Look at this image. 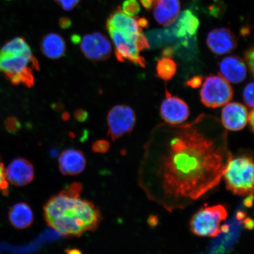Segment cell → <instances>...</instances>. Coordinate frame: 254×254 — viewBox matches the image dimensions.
Wrapping results in <instances>:
<instances>
[{
    "label": "cell",
    "mask_w": 254,
    "mask_h": 254,
    "mask_svg": "<svg viewBox=\"0 0 254 254\" xmlns=\"http://www.w3.org/2000/svg\"></svg>",
    "instance_id": "40"
},
{
    "label": "cell",
    "mask_w": 254,
    "mask_h": 254,
    "mask_svg": "<svg viewBox=\"0 0 254 254\" xmlns=\"http://www.w3.org/2000/svg\"><path fill=\"white\" fill-rule=\"evenodd\" d=\"M71 41L73 43L77 44L80 43L81 38L77 34H74L71 36Z\"/></svg>",
    "instance_id": "37"
},
{
    "label": "cell",
    "mask_w": 254,
    "mask_h": 254,
    "mask_svg": "<svg viewBox=\"0 0 254 254\" xmlns=\"http://www.w3.org/2000/svg\"><path fill=\"white\" fill-rule=\"evenodd\" d=\"M156 70L158 77L163 80H170L176 74L177 64L170 57H164L158 60Z\"/></svg>",
    "instance_id": "21"
},
{
    "label": "cell",
    "mask_w": 254,
    "mask_h": 254,
    "mask_svg": "<svg viewBox=\"0 0 254 254\" xmlns=\"http://www.w3.org/2000/svg\"><path fill=\"white\" fill-rule=\"evenodd\" d=\"M135 122V114L131 107L124 105L114 107L108 114V134L113 140H116L131 132Z\"/></svg>",
    "instance_id": "8"
},
{
    "label": "cell",
    "mask_w": 254,
    "mask_h": 254,
    "mask_svg": "<svg viewBox=\"0 0 254 254\" xmlns=\"http://www.w3.org/2000/svg\"><path fill=\"white\" fill-rule=\"evenodd\" d=\"M244 227L249 230H252L254 227V222L252 219L247 218L244 221Z\"/></svg>",
    "instance_id": "35"
},
{
    "label": "cell",
    "mask_w": 254,
    "mask_h": 254,
    "mask_svg": "<svg viewBox=\"0 0 254 254\" xmlns=\"http://www.w3.org/2000/svg\"><path fill=\"white\" fill-rule=\"evenodd\" d=\"M75 119L79 122H84L88 119V114L86 111L84 110H77L74 114Z\"/></svg>",
    "instance_id": "29"
},
{
    "label": "cell",
    "mask_w": 254,
    "mask_h": 254,
    "mask_svg": "<svg viewBox=\"0 0 254 254\" xmlns=\"http://www.w3.org/2000/svg\"><path fill=\"white\" fill-rule=\"evenodd\" d=\"M60 170L63 174L74 176L84 171L86 161L80 151L70 149L60 155L59 160Z\"/></svg>",
    "instance_id": "17"
},
{
    "label": "cell",
    "mask_w": 254,
    "mask_h": 254,
    "mask_svg": "<svg viewBox=\"0 0 254 254\" xmlns=\"http://www.w3.org/2000/svg\"><path fill=\"white\" fill-rule=\"evenodd\" d=\"M244 101L248 106L253 109L254 108V83L251 82L247 85L243 92Z\"/></svg>",
    "instance_id": "23"
},
{
    "label": "cell",
    "mask_w": 254,
    "mask_h": 254,
    "mask_svg": "<svg viewBox=\"0 0 254 254\" xmlns=\"http://www.w3.org/2000/svg\"><path fill=\"white\" fill-rule=\"evenodd\" d=\"M107 28H113L134 38L144 35L135 18L124 13L120 9L114 11L108 18Z\"/></svg>",
    "instance_id": "15"
},
{
    "label": "cell",
    "mask_w": 254,
    "mask_h": 254,
    "mask_svg": "<svg viewBox=\"0 0 254 254\" xmlns=\"http://www.w3.org/2000/svg\"><path fill=\"white\" fill-rule=\"evenodd\" d=\"M107 30L115 47L117 59L120 62L129 60L144 67L145 60L139 55V52L149 47L147 40L144 35L141 37L134 38L113 28H107Z\"/></svg>",
    "instance_id": "6"
},
{
    "label": "cell",
    "mask_w": 254,
    "mask_h": 254,
    "mask_svg": "<svg viewBox=\"0 0 254 254\" xmlns=\"http://www.w3.org/2000/svg\"><path fill=\"white\" fill-rule=\"evenodd\" d=\"M81 190L80 184H72L53 196L44 206L48 225L62 236H80L99 225V210L93 203L81 198Z\"/></svg>",
    "instance_id": "2"
},
{
    "label": "cell",
    "mask_w": 254,
    "mask_h": 254,
    "mask_svg": "<svg viewBox=\"0 0 254 254\" xmlns=\"http://www.w3.org/2000/svg\"><path fill=\"white\" fill-rule=\"evenodd\" d=\"M154 5V18L162 25H172L179 17L181 9L179 0H157Z\"/></svg>",
    "instance_id": "18"
},
{
    "label": "cell",
    "mask_w": 254,
    "mask_h": 254,
    "mask_svg": "<svg viewBox=\"0 0 254 254\" xmlns=\"http://www.w3.org/2000/svg\"><path fill=\"white\" fill-rule=\"evenodd\" d=\"M44 55L52 59L62 57L65 52L64 40L58 34L50 33L43 37L41 44Z\"/></svg>",
    "instance_id": "20"
},
{
    "label": "cell",
    "mask_w": 254,
    "mask_h": 254,
    "mask_svg": "<svg viewBox=\"0 0 254 254\" xmlns=\"http://www.w3.org/2000/svg\"><path fill=\"white\" fill-rule=\"evenodd\" d=\"M254 48H250L249 50H247L245 53V60L247 66H249L250 71L252 74H254Z\"/></svg>",
    "instance_id": "27"
},
{
    "label": "cell",
    "mask_w": 254,
    "mask_h": 254,
    "mask_svg": "<svg viewBox=\"0 0 254 254\" xmlns=\"http://www.w3.org/2000/svg\"><path fill=\"white\" fill-rule=\"evenodd\" d=\"M202 82V78L199 76H195L190 79V80L187 82L186 84L192 88H198L201 85Z\"/></svg>",
    "instance_id": "30"
},
{
    "label": "cell",
    "mask_w": 254,
    "mask_h": 254,
    "mask_svg": "<svg viewBox=\"0 0 254 254\" xmlns=\"http://www.w3.org/2000/svg\"><path fill=\"white\" fill-rule=\"evenodd\" d=\"M59 25L63 29H67L71 26L72 22L69 18L63 17L60 19Z\"/></svg>",
    "instance_id": "31"
},
{
    "label": "cell",
    "mask_w": 254,
    "mask_h": 254,
    "mask_svg": "<svg viewBox=\"0 0 254 254\" xmlns=\"http://www.w3.org/2000/svg\"><path fill=\"white\" fill-rule=\"evenodd\" d=\"M109 148L110 143L106 140L95 141L92 147L93 150L98 153H105L109 150Z\"/></svg>",
    "instance_id": "25"
},
{
    "label": "cell",
    "mask_w": 254,
    "mask_h": 254,
    "mask_svg": "<svg viewBox=\"0 0 254 254\" xmlns=\"http://www.w3.org/2000/svg\"><path fill=\"white\" fill-rule=\"evenodd\" d=\"M254 170V159L249 152L232 155L222 176L227 189L238 196L253 194Z\"/></svg>",
    "instance_id": "4"
},
{
    "label": "cell",
    "mask_w": 254,
    "mask_h": 254,
    "mask_svg": "<svg viewBox=\"0 0 254 254\" xmlns=\"http://www.w3.org/2000/svg\"><path fill=\"white\" fill-rule=\"evenodd\" d=\"M6 128L10 132H15L20 128V123L15 118L8 119L5 123Z\"/></svg>",
    "instance_id": "28"
},
{
    "label": "cell",
    "mask_w": 254,
    "mask_h": 254,
    "mask_svg": "<svg viewBox=\"0 0 254 254\" xmlns=\"http://www.w3.org/2000/svg\"><path fill=\"white\" fill-rule=\"evenodd\" d=\"M69 114L68 113H64L63 114V118L65 120H67L69 119Z\"/></svg>",
    "instance_id": "39"
},
{
    "label": "cell",
    "mask_w": 254,
    "mask_h": 254,
    "mask_svg": "<svg viewBox=\"0 0 254 254\" xmlns=\"http://www.w3.org/2000/svg\"><path fill=\"white\" fill-rule=\"evenodd\" d=\"M122 11L129 17H135L141 11L137 0H126L122 5Z\"/></svg>",
    "instance_id": "22"
},
{
    "label": "cell",
    "mask_w": 254,
    "mask_h": 254,
    "mask_svg": "<svg viewBox=\"0 0 254 254\" xmlns=\"http://www.w3.org/2000/svg\"><path fill=\"white\" fill-rule=\"evenodd\" d=\"M249 111L244 105L238 103H228L225 105L221 113V125L231 131H238L248 124Z\"/></svg>",
    "instance_id": "11"
},
{
    "label": "cell",
    "mask_w": 254,
    "mask_h": 254,
    "mask_svg": "<svg viewBox=\"0 0 254 254\" xmlns=\"http://www.w3.org/2000/svg\"><path fill=\"white\" fill-rule=\"evenodd\" d=\"M80 43L82 52L87 59L93 61L106 60L112 52L109 40L100 33L85 35Z\"/></svg>",
    "instance_id": "9"
},
{
    "label": "cell",
    "mask_w": 254,
    "mask_h": 254,
    "mask_svg": "<svg viewBox=\"0 0 254 254\" xmlns=\"http://www.w3.org/2000/svg\"><path fill=\"white\" fill-rule=\"evenodd\" d=\"M138 183L166 211L182 210L220 184L232 155L228 133L204 116L186 125L160 126L144 147Z\"/></svg>",
    "instance_id": "1"
},
{
    "label": "cell",
    "mask_w": 254,
    "mask_h": 254,
    "mask_svg": "<svg viewBox=\"0 0 254 254\" xmlns=\"http://www.w3.org/2000/svg\"><path fill=\"white\" fill-rule=\"evenodd\" d=\"M233 94V89L230 82L221 75H210L206 77L200 91L202 103L212 109L229 103Z\"/></svg>",
    "instance_id": "7"
},
{
    "label": "cell",
    "mask_w": 254,
    "mask_h": 254,
    "mask_svg": "<svg viewBox=\"0 0 254 254\" xmlns=\"http://www.w3.org/2000/svg\"><path fill=\"white\" fill-rule=\"evenodd\" d=\"M55 1L61 5L64 10L71 11L78 4L81 0H55Z\"/></svg>",
    "instance_id": "26"
},
{
    "label": "cell",
    "mask_w": 254,
    "mask_h": 254,
    "mask_svg": "<svg viewBox=\"0 0 254 254\" xmlns=\"http://www.w3.org/2000/svg\"><path fill=\"white\" fill-rule=\"evenodd\" d=\"M253 194L246 196V198L244 199L243 201L244 205L246 206L247 208L252 207L253 206Z\"/></svg>",
    "instance_id": "33"
},
{
    "label": "cell",
    "mask_w": 254,
    "mask_h": 254,
    "mask_svg": "<svg viewBox=\"0 0 254 254\" xmlns=\"http://www.w3.org/2000/svg\"><path fill=\"white\" fill-rule=\"evenodd\" d=\"M254 112L253 109L249 113V117H248V123H249L250 127L252 131H254Z\"/></svg>",
    "instance_id": "34"
},
{
    "label": "cell",
    "mask_w": 254,
    "mask_h": 254,
    "mask_svg": "<svg viewBox=\"0 0 254 254\" xmlns=\"http://www.w3.org/2000/svg\"><path fill=\"white\" fill-rule=\"evenodd\" d=\"M8 218L12 226L17 229L23 230L33 224V212L26 203L19 202L9 209Z\"/></svg>",
    "instance_id": "19"
},
{
    "label": "cell",
    "mask_w": 254,
    "mask_h": 254,
    "mask_svg": "<svg viewBox=\"0 0 254 254\" xmlns=\"http://www.w3.org/2000/svg\"><path fill=\"white\" fill-rule=\"evenodd\" d=\"M39 68V63L23 38L17 37L8 41L0 49V72L12 84L33 86V69Z\"/></svg>",
    "instance_id": "3"
},
{
    "label": "cell",
    "mask_w": 254,
    "mask_h": 254,
    "mask_svg": "<svg viewBox=\"0 0 254 254\" xmlns=\"http://www.w3.org/2000/svg\"><path fill=\"white\" fill-rule=\"evenodd\" d=\"M52 109L56 111H59L62 110L63 108V104L62 103H54L52 105Z\"/></svg>",
    "instance_id": "38"
},
{
    "label": "cell",
    "mask_w": 254,
    "mask_h": 254,
    "mask_svg": "<svg viewBox=\"0 0 254 254\" xmlns=\"http://www.w3.org/2000/svg\"><path fill=\"white\" fill-rule=\"evenodd\" d=\"M136 21H137L139 26L141 28L147 27L148 24L147 19L145 18H138L136 19Z\"/></svg>",
    "instance_id": "36"
},
{
    "label": "cell",
    "mask_w": 254,
    "mask_h": 254,
    "mask_svg": "<svg viewBox=\"0 0 254 254\" xmlns=\"http://www.w3.org/2000/svg\"><path fill=\"white\" fill-rule=\"evenodd\" d=\"M8 183L6 177V170L0 158V192L7 194L8 192Z\"/></svg>",
    "instance_id": "24"
},
{
    "label": "cell",
    "mask_w": 254,
    "mask_h": 254,
    "mask_svg": "<svg viewBox=\"0 0 254 254\" xmlns=\"http://www.w3.org/2000/svg\"><path fill=\"white\" fill-rule=\"evenodd\" d=\"M174 36L178 39L188 40L195 36L199 26L197 16L190 9H186L180 14L173 24Z\"/></svg>",
    "instance_id": "16"
},
{
    "label": "cell",
    "mask_w": 254,
    "mask_h": 254,
    "mask_svg": "<svg viewBox=\"0 0 254 254\" xmlns=\"http://www.w3.org/2000/svg\"><path fill=\"white\" fill-rule=\"evenodd\" d=\"M227 217L228 211L223 205L204 206L192 216L190 231L198 237H217L224 229L226 230V227L222 226L221 224Z\"/></svg>",
    "instance_id": "5"
},
{
    "label": "cell",
    "mask_w": 254,
    "mask_h": 254,
    "mask_svg": "<svg viewBox=\"0 0 254 254\" xmlns=\"http://www.w3.org/2000/svg\"><path fill=\"white\" fill-rule=\"evenodd\" d=\"M209 49L217 55L229 53L236 49V36L228 28H215L209 32L206 39Z\"/></svg>",
    "instance_id": "12"
},
{
    "label": "cell",
    "mask_w": 254,
    "mask_h": 254,
    "mask_svg": "<svg viewBox=\"0 0 254 254\" xmlns=\"http://www.w3.org/2000/svg\"><path fill=\"white\" fill-rule=\"evenodd\" d=\"M8 182L15 186L27 185L33 181L34 171L33 165L24 158L15 159L5 169Z\"/></svg>",
    "instance_id": "13"
},
{
    "label": "cell",
    "mask_w": 254,
    "mask_h": 254,
    "mask_svg": "<svg viewBox=\"0 0 254 254\" xmlns=\"http://www.w3.org/2000/svg\"><path fill=\"white\" fill-rule=\"evenodd\" d=\"M220 75L230 83L238 84L246 79L247 66L238 56H228L222 59L219 65Z\"/></svg>",
    "instance_id": "14"
},
{
    "label": "cell",
    "mask_w": 254,
    "mask_h": 254,
    "mask_svg": "<svg viewBox=\"0 0 254 254\" xmlns=\"http://www.w3.org/2000/svg\"><path fill=\"white\" fill-rule=\"evenodd\" d=\"M161 118L170 125H182L188 119V105L181 98L172 96L166 90V97L160 108Z\"/></svg>",
    "instance_id": "10"
},
{
    "label": "cell",
    "mask_w": 254,
    "mask_h": 254,
    "mask_svg": "<svg viewBox=\"0 0 254 254\" xmlns=\"http://www.w3.org/2000/svg\"><path fill=\"white\" fill-rule=\"evenodd\" d=\"M141 2V5L146 9H151L156 2L157 0H139Z\"/></svg>",
    "instance_id": "32"
}]
</instances>
